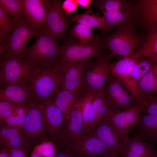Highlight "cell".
<instances>
[{"mask_svg": "<svg viewBox=\"0 0 157 157\" xmlns=\"http://www.w3.org/2000/svg\"><path fill=\"white\" fill-rule=\"evenodd\" d=\"M104 100L103 88L97 92L94 99L90 114L88 129L87 131H90L95 127L97 116Z\"/></svg>", "mask_w": 157, "mask_h": 157, "instance_id": "cell-33", "label": "cell"}, {"mask_svg": "<svg viewBox=\"0 0 157 157\" xmlns=\"http://www.w3.org/2000/svg\"><path fill=\"white\" fill-rule=\"evenodd\" d=\"M63 72L58 62L47 65L37 71L25 84L35 98L44 103L59 90Z\"/></svg>", "mask_w": 157, "mask_h": 157, "instance_id": "cell-3", "label": "cell"}, {"mask_svg": "<svg viewBox=\"0 0 157 157\" xmlns=\"http://www.w3.org/2000/svg\"><path fill=\"white\" fill-rule=\"evenodd\" d=\"M97 92L84 93L80 96L78 100L83 117L84 132L87 131L88 129L93 101Z\"/></svg>", "mask_w": 157, "mask_h": 157, "instance_id": "cell-26", "label": "cell"}, {"mask_svg": "<svg viewBox=\"0 0 157 157\" xmlns=\"http://www.w3.org/2000/svg\"><path fill=\"white\" fill-rule=\"evenodd\" d=\"M73 154H74V157H94V156H86V155H85L76 154V153H73Z\"/></svg>", "mask_w": 157, "mask_h": 157, "instance_id": "cell-45", "label": "cell"}, {"mask_svg": "<svg viewBox=\"0 0 157 157\" xmlns=\"http://www.w3.org/2000/svg\"><path fill=\"white\" fill-rule=\"evenodd\" d=\"M34 96L24 83H18L10 84L0 89V99L20 104Z\"/></svg>", "mask_w": 157, "mask_h": 157, "instance_id": "cell-20", "label": "cell"}, {"mask_svg": "<svg viewBox=\"0 0 157 157\" xmlns=\"http://www.w3.org/2000/svg\"><path fill=\"white\" fill-rule=\"evenodd\" d=\"M8 149H2L0 154V157H9V155L8 154Z\"/></svg>", "mask_w": 157, "mask_h": 157, "instance_id": "cell-44", "label": "cell"}, {"mask_svg": "<svg viewBox=\"0 0 157 157\" xmlns=\"http://www.w3.org/2000/svg\"><path fill=\"white\" fill-rule=\"evenodd\" d=\"M70 33L78 39L80 44H88L98 41L100 39V38L94 35L92 28L80 24L78 23L73 27Z\"/></svg>", "mask_w": 157, "mask_h": 157, "instance_id": "cell-27", "label": "cell"}, {"mask_svg": "<svg viewBox=\"0 0 157 157\" xmlns=\"http://www.w3.org/2000/svg\"><path fill=\"white\" fill-rule=\"evenodd\" d=\"M109 55L89 63L78 92L79 97L88 92H97L104 88L111 74Z\"/></svg>", "mask_w": 157, "mask_h": 157, "instance_id": "cell-8", "label": "cell"}, {"mask_svg": "<svg viewBox=\"0 0 157 157\" xmlns=\"http://www.w3.org/2000/svg\"><path fill=\"white\" fill-rule=\"evenodd\" d=\"M13 26L12 18L0 6V45L8 44Z\"/></svg>", "mask_w": 157, "mask_h": 157, "instance_id": "cell-32", "label": "cell"}, {"mask_svg": "<svg viewBox=\"0 0 157 157\" xmlns=\"http://www.w3.org/2000/svg\"><path fill=\"white\" fill-rule=\"evenodd\" d=\"M102 157H117L115 155H113L112 154H108L106 155H105L103 156H102ZM121 157H122L121 156Z\"/></svg>", "mask_w": 157, "mask_h": 157, "instance_id": "cell-46", "label": "cell"}, {"mask_svg": "<svg viewBox=\"0 0 157 157\" xmlns=\"http://www.w3.org/2000/svg\"><path fill=\"white\" fill-rule=\"evenodd\" d=\"M107 82L103 88L104 94L110 109L124 111L139 104L135 98L125 90L120 83L111 74Z\"/></svg>", "mask_w": 157, "mask_h": 157, "instance_id": "cell-11", "label": "cell"}, {"mask_svg": "<svg viewBox=\"0 0 157 157\" xmlns=\"http://www.w3.org/2000/svg\"><path fill=\"white\" fill-rule=\"evenodd\" d=\"M59 148L57 153L53 157H74L73 154L69 151L63 144L57 146Z\"/></svg>", "mask_w": 157, "mask_h": 157, "instance_id": "cell-41", "label": "cell"}, {"mask_svg": "<svg viewBox=\"0 0 157 157\" xmlns=\"http://www.w3.org/2000/svg\"><path fill=\"white\" fill-rule=\"evenodd\" d=\"M52 1L24 0V16L33 26L37 34L45 29L46 17Z\"/></svg>", "mask_w": 157, "mask_h": 157, "instance_id": "cell-15", "label": "cell"}, {"mask_svg": "<svg viewBox=\"0 0 157 157\" xmlns=\"http://www.w3.org/2000/svg\"><path fill=\"white\" fill-rule=\"evenodd\" d=\"M31 148L29 147L11 148L9 150V157H26V151Z\"/></svg>", "mask_w": 157, "mask_h": 157, "instance_id": "cell-40", "label": "cell"}, {"mask_svg": "<svg viewBox=\"0 0 157 157\" xmlns=\"http://www.w3.org/2000/svg\"><path fill=\"white\" fill-rule=\"evenodd\" d=\"M84 132L83 117L78 101L71 111L60 141L76 138Z\"/></svg>", "mask_w": 157, "mask_h": 157, "instance_id": "cell-19", "label": "cell"}, {"mask_svg": "<svg viewBox=\"0 0 157 157\" xmlns=\"http://www.w3.org/2000/svg\"><path fill=\"white\" fill-rule=\"evenodd\" d=\"M135 58L151 59L157 66V31L148 33L145 36L140 47L135 53Z\"/></svg>", "mask_w": 157, "mask_h": 157, "instance_id": "cell-24", "label": "cell"}, {"mask_svg": "<svg viewBox=\"0 0 157 157\" xmlns=\"http://www.w3.org/2000/svg\"><path fill=\"white\" fill-rule=\"evenodd\" d=\"M62 2L61 0H52L45 23L44 30L58 41L64 37L69 24V19L62 8Z\"/></svg>", "mask_w": 157, "mask_h": 157, "instance_id": "cell-16", "label": "cell"}, {"mask_svg": "<svg viewBox=\"0 0 157 157\" xmlns=\"http://www.w3.org/2000/svg\"><path fill=\"white\" fill-rule=\"evenodd\" d=\"M52 97L55 104L64 114L67 121L71 110L78 101V94L75 92L59 90L55 92Z\"/></svg>", "mask_w": 157, "mask_h": 157, "instance_id": "cell-23", "label": "cell"}, {"mask_svg": "<svg viewBox=\"0 0 157 157\" xmlns=\"http://www.w3.org/2000/svg\"><path fill=\"white\" fill-rule=\"evenodd\" d=\"M70 21L86 26L90 28H99L104 30L103 35L106 32L107 27L104 16H101L98 13H94L89 10L84 13L77 15H70L68 16Z\"/></svg>", "mask_w": 157, "mask_h": 157, "instance_id": "cell-25", "label": "cell"}, {"mask_svg": "<svg viewBox=\"0 0 157 157\" xmlns=\"http://www.w3.org/2000/svg\"><path fill=\"white\" fill-rule=\"evenodd\" d=\"M58 62L61 65L96 59L109 55L106 52V48L101 38L98 41L82 44L69 39L59 47Z\"/></svg>", "mask_w": 157, "mask_h": 157, "instance_id": "cell-5", "label": "cell"}, {"mask_svg": "<svg viewBox=\"0 0 157 157\" xmlns=\"http://www.w3.org/2000/svg\"><path fill=\"white\" fill-rule=\"evenodd\" d=\"M142 104L144 106L141 113L157 115V95L150 94L144 96Z\"/></svg>", "mask_w": 157, "mask_h": 157, "instance_id": "cell-34", "label": "cell"}, {"mask_svg": "<svg viewBox=\"0 0 157 157\" xmlns=\"http://www.w3.org/2000/svg\"><path fill=\"white\" fill-rule=\"evenodd\" d=\"M27 113L22 127L18 130L25 143L31 148L46 141L48 136L44 103L33 97L26 100Z\"/></svg>", "mask_w": 157, "mask_h": 157, "instance_id": "cell-2", "label": "cell"}, {"mask_svg": "<svg viewBox=\"0 0 157 157\" xmlns=\"http://www.w3.org/2000/svg\"><path fill=\"white\" fill-rule=\"evenodd\" d=\"M152 69L155 74L157 76V66H155Z\"/></svg>", "mask_w": 157, "mask_h": 157, "instance_id": "cell-47", "label": "cell"}, {"mask_svg": "<svg viewBox=\"0 0 157 157\" xmlns=\"http://www.w3.org/2000/svg\"><path fill=\"white\" fill-rule=\"evenodd\" d=\"M0 146L1 150H9L12 148L30 147L25 143L17 129L2 120L0 123Z\"/></svg>", "mask_w": 157, "mask_h": 157, "instance_id": "cell-21", "label": "cell"}, {"mask_svg": "<svg viewBox=\"0 0 157 157\" xmlns=\"http://www.w3.org/2000/svg\"><path fill=\"white\" fill-rule=\"evenodd\" d=\"M134 55L110 63L111 74L127 89L139 104H142L143 97L134 78V67L137 59Z\"/></svg>", "mask_w": 157, "mask_h": 157, "instance_id": "cell-9", "label": "cell"}, {"mask_svg": "<svg viewBox=\"0 0 157 157\" xmlns=\"http://www.w3.org/2000/svg\"><path fill=\"white\" fill-rule=\"evenodd\" d=\"M0 6L13 21L24 16V0H0Z\"/></svg>", "mask_w": 157, "mask_h": 157, "instance_id": "cell-29", "label": "cell"}, {"mask_svg": "<svg viewBox=\"0 0 157 157\" xmlns=\"http://www.w3.org/2000/svg\"><path fill=\"white\" fill-rule=\"evenodd\" d=\"M78 6L75 0H65L62 5V9L66 15L75 11Z\"/></svg>", "mask_w": 157, "mask_h": 157, "instance_id": "cell-39", "label": "cell"}, {"mask_svg": "<svg viewBox=\"0 0 157 157\" xmlns=\"http://www.w3.org/2000/svg\"><path fill=\"white\" fill-rule=\"evenodd\" d=\"M13 21L14 26L8 44L0 46V57L22 59L28 48L27 44L28 41L37 34L24 16L18 20Z\"/></svg>", "mask_w": 157, "mask_h": 157, "instance_id": "cell-6", "label": "cell"}, {"mask_svg": "<svg viewBox=\"0 0 157 157\" xmlns=\"http://www.w3.org/2000/svg\"><path fill=\"white\" fill-rule=\"evenodd\" d=\"M95 6L104 14L114 13L127 8L130 1L125 0H100L94 1Z\"/></svg>", "mask_w": 157, "mask_h": 157, "instance_id": "cell-31", "label": "cell"}, {"mask_svg": "<svg viewBox=\"0 0 157 157\" xmlns=\"http://www.w3.org/2000/svg\"><path fill=\"white\" fill-rule=\"evenodd\" d=\"M137 135L154 147L157 144V115L141 113L132 129Z\"/></svg>", "mask_w": 157, "mask_h": 157, "instance_id": "cell-18", "label": "cell"}, {"mask_svg": "<svg viewBox=\"0 0 157 157\" xmlns=\"http://www.w3.org/2000/svg\"><path fill=\"white\" fill-rule=\"evenodd\" d=\"M21 104H16L0 99V120L3 121L9 116Z\"/></svg>", "mask_w": 157, "mask_h": 157, "instance_id": "cell-35", "label": "cell"}, {"mask_svg": "<svg viewBox=\"0 0 157 157\" xmlns=\"http://www.w3.org/2000/svg\"><path fill=\"white\" fill-rule=\"evenodd\" d=\"M59 144H63L73 153L94 157L111 154L106 145L88 131L84 132L76 138L61 141Z\"/></svg>", "mask_w": 157, "mask_h": 157, "instance_id": "cell-10", "label": "cell"}, {"mask_svg": "<svg viewBox=\"0 0 157 157\" xmlns=\"http://www.w3.org/2000/svg\"><path fill=\"white\" fill-rule=\"evenodd\" d=\"M90 61L89 59L64 65L60 64L63 68V72L58 90L76 92L78 95L85 71Z\"/></svg>", "mask_w": 157, "mask_h": 157, "instance_id": "cell-17", "label": "cell"}, {"mask_svg": "<svg viewBox=\"0 0 157 157\" xmlns=\"http://www.w3.org/2000/svg\"><path fill=\"white\" fill-rule=\"evenodd\" d=\"M137 62L140 66L142 77L156 66L152 60L149 58H140L137 59Z\"/></svg>", "mask_w": 157, "mask_h": 157, "instance_id": "cell-36", "label": "cell"}, {"mask_svg": "<svg viewBox=\"0 0 157 157\" xmlns=\"http://www.w3.org/2000/svg\"><path fill=\"white\" fill-rule=\"evenodd\" d=\"M78 5L83 8H88L91 3L90 0H75Z\"/></svg>", "mask_w": 157, "mask_h": 157, "instance_id": "cell-43", "label": "cell"}, {"mask_svg": "<svg viewBox=\"0 0 157 157\" xmlns=\"http://www.w3.org/2000/svg\"><path fill=\"white\" fill-rule=\"evenodd\" d=\"M54 144L52 142L40 145L38 149V153L44 157H53L55 154Z\"/></svg>", "mask_w": 157, "mask_h": 157, "instance_id": "cell-37", "label": "cell"}, {"mask_svg": "<svg viewBox=\"0 0 157 157\" xmlns=\"http://www.w3.org/2000/svg\"><path fill=\"white\" fill-rule=\"evenodd\" d=\"M31 157H40L39 154L37 153H34Z\"/></svg>", "mask_w": 157, "mask_h": 157, "instance_id": "cell-48", "label": "cell"}, {"mask_svg": "<svg viewBox=\"0 0 157 157\" xmlns=\"http://www.w3.org/2000/svg\"><path fill=\"white\" fill-rule=\"evenodd\" d=\"M152 157H157V151L156 154Z\"/></svg>", "mask_w": 157, "mask_h": 157, "instance_id": "cell-49", "label": "cell"}, {"mask_svg": "<svg viewBox=\"0 0 157 157\" xmlns=\"http://www.w3.org/2000/svg\"><path fill=\"white\" fill-rule=\"evenodd\" d=\"M42 67L24 58L0 57V89L12 83H26Z\"/></svg>", "mask_w": 157, "mask_h": 157, "instance_id": "cell-7", "label": "cell"}, {"mask_svg": "<svg viewBox=\"0 0 157 157\" xmlns=\"http://www.w3.org/2000/svg\"><path fill=\"white\" fill-rule=\"evenodd\" d=\"M114 33L101 37L106 48L110 52L109 59L116 56L120 58L133 54L141 46L145 35L139 31L131 20L118 26Z\"/></svg>", "mask_w": 157, "mask_h": 157, "instance_id": "cell-1", "label": "cell"}, {"mask_svg": "<svg viewBox=\"0 0 157 157\" xmlns=\"http://www.w3.org/2000/svg\"><path fill=\"white\" fill-rule=\"evenodd\" d=\"M134 76L135 82L137 84L142 77L141 72L139 64L136 61L134 69Z\"/></svg>", "mask_w": 157, "mask_h": 157, "instance_id": "cell-42", "label": "cell"}, {"mask_svg": "<svg viewBox=\"0 0 157 157\" xmlns=\"http://www.w3.org/2000/svg\"><path fill=\"white\" fill-rule=\"evenodd\" d=\"M152 69L141 78L138 84L143 97L148 95H157V76Z\"/></svg>", "mask_w": 157, "mask_h": 157, "instance_id": "cell-28", "label": "cell"}, {"mask_svg": "<svg viewBox=\"0 0 157 157\" xmlns=\"http://www.w3.org/2000/svg\"><path fill=\"white\" fill-rule=\"evenodd\" d=\"M154 147L134 135L129 138L127 150L122 157H152L156 152Z\"/></svg>", "mask_w": 157, "mask_h": 157, "instance_id": "cell-22", "label": "cell"}, {"mask_svg": "<svg viewBox=\"0 0 157 157\" xmlns=\"http://www.w3.org/2000/svg\"><path fill=\"white\" fill-rule=\"evenodd\" d=\"M143 106L139 104L122 111L110 109L107 115L106 119L109 120L120 138L126 144L130 131L135 124Z\"/></svg>", "mask_w": 157, "mask_h": 157, "instance_id": "cell-12", "label": "cell"}, {"mask_svg": "<svg viewBox=\"0 0 157 157\" xmlns=\"http://www.w3.org/2000/svg\"><path fill=\"white\" fill-rule=\"evenodd\" d=\"M36 37L35 42L27 48L23 58L40 67L58 62L59 48L56 38L45 30Z\"/></svg>", "mask_w": 157, "mask_h": 157, "instance_id": "cell-4", "label": "cell"}, {"mask_svg": "<svg viewBox=\"0 0 157 157\" xmlns=\"http://www.w3.org/2000/svg\"><path fill=\"white\" fill-rule=\"evenodd\" d=\"M88 131L104 142L108 148L111 154L119 157L126 152L127 144L120 138L107 119Z\"/></svg>", "mask_w": 157, "mask_h": 157, "instance_id": "cell-14", "label": "cell"}, {"mask_svg": "<svg viewBox=\"0 0 157 157\" xmlns=\"http://www.w3.org/2000/svg\"><path fill=\"white\" fill-rule=\"evenodd\" d=\"M44 114L48 136L56 145L60 140L67 122L61 111L55 104L52 95L45 101Z\"/></svg>", "mask_w": 157, "mask_h": 157, "instance_id": "cell-13", "label": "cell"}, {"mask_svg": "<svg viewBox=\"0 0 157 157\" xmlns=\"http://www.w3.org/2000/svg\"><path fill=\"white\" fill-rule=\"evenodd\" d=\"M26 101L20 104L9 116L3 120L6 124L18 130L22 127L26 115Z\"/></svg>", "mask_w": 157, "mask_h": 157, "instance_id": "cell-30", "label": "cell"}, {"mask_svg": "<svg viewBox=\"0 0 157 157\" xmlns=\"http://www.w3.org/2000/svg\"><path fill=\"white\" fill-rule=\"evenodd\" d=\"M110 109V106L105 99L104 103L97 116L95 127L102 123L106 119L107 115Z\"/></svg>", "mask_w": 157, "mask_h": 157, "instance_id": "cell-38", "label": "cell"}]
</instances>
